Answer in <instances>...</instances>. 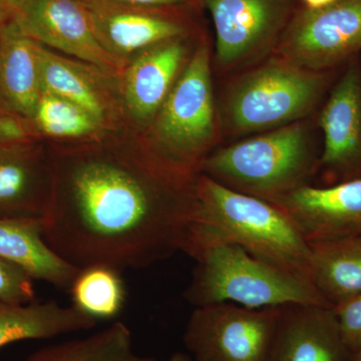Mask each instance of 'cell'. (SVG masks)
<instances>
[{
    "label": "cell",
    "instance_id": "f1b7e54d",
    "mask_svg": "<svg viewBox=\"0 0 361 361\" xmlns=\"http://www.w3.org/2000/svg\"><path fill=\"white\" fill-rule=\"evenodd\" d=\"M23 0H0V27L11 21Z\"/></svg>",
    "mask_w": 361,
    "mask_h": 361
},
{
    "label": "cell",
    "instance_id": "ba28073f",
    "mask_svg": "<svg viewBox=\"0 0 361 361\" xmlns=\"http://www.w3.org/2000/svg\"><path fill=\"white\" fill-rule=\"evenodd\" d=\"M281 307L254 310L228 302L196 307L185 345L195 361H267Z\"/></svg>",
    "mask_w": 361,
    "mask_h": 361
},
{
    "label": "cell",
    "instance_id": "484cf974",
    "mask_svg": "<svg viewBox=\"0 0 361 361\" xmlns=\"http://www.w3.org/2000/svg\"><path fill=\"white\" fill-rule=\"evenodd\" d=\"M37 132L32 120L6 106L0 109V145L32 144Z\"/></svg>",
    "mask_w": 361,
    "mask_h": 361
},
{
    "label": "cell",
    "instance_id": "603a6c76",
    "mask_svg": "<svg viewBox=\"0 0 361 361\" xmlns=\"http://www.w3.org/2000/svg\"><path fill=\"white\" fill-rule=\"evenodd\" d=\"M70 289L73 306L96 320L115 317L125 304L120 271L108 266L80 269Z\"/></svg>",
    "mask_w": 361,
    "mask_h": 361
},
{
    "label": "cell",
    "instance_id": "4fadbf2b",
    "mask_svg": "<svg viewBox=\"0 0 361 361\" xmlns=\"http://www.w3.org/2000/svg\"><path fill=\"white\" fill-rule=\"evenodd\" d=\"M332 306H282L267 361H351Z\"/></svg>",
    "mask_w": 361,
    "mask_h": 361
},
{
    "label": "cell",
    "instance_id": "2e32d148",
    "mask_svg": "<svg viewBox=\"0 0 361 361\" xmlns=\"http://www.w3.org/2000/svg\"><path fill=\"white\" fill-rule=\"evenodd\" d=\"M51 191L32 144L0 145V217L42 218Z\"/></svg>",
    "mask_w": 361,
    "mask_h": 361
},
{
    "label": "cell",
    "instance_id": "ffe728a7",
    "mask_svg": "<svg viewBox=\"0 0 361 361\" xmlns=\"http://www.w3.org/2000/svg\"><path fill=\"white\" fill-rule=\"evenodd\" d=\"M97 322L75 306L63 307L56 301L23 305L0 302V348L16 341L92 329Z\"/></svg>",
    "mask_w": 361,
    "mask_h": 361
},
{
    "label": "cell",
    "instance_id": "3957f363",
    "mask_svg": "<svg viewBox=\"0 0 361 361\" xmlns=\"http://www.w3.org/2000/svg\"><path fill=\"white\" fill-rule=\"evenodd\" d=\"M195 223L204 231L313 284L310 244L276 204L202 174L195 182Z\"/></svg>",
    "mask_w": 361,
    "mask_h": 361
},
{
    "label": "cell",
    "instance_id": "ac0fdd59",
    "mask_svg": "<svg viewBox=\"0 0 361 361\" xmlns=\"http://www.w3.org/2000/svg\"><path fill=\"white\" fill-rule=\"evenodd\" d=\"M42 94L37 42L9 21L0 27V99L32 120Z\"/></svg>",
    "mask_w": 361,
    "mask_h": 361
},
{
    "label": "cell",
    "instance_id": "7c38bea8",
    "mask_svg": "<svg viewBox=\"0 0 361 361\" xmlns=\"http://www.w3.org/2000/svg\"><path fill=\"white\" fill-rule=\"evenodd\" d=\"M272 203L291 218L310 244L361 232V179L329 186L304 185Z\"/></svg>",
    "mask_w": 361,
    "mask_h": 361
},
{
    "label": "cell",
    "instance_id": "1f68e13d",
    "mask_svg": "<svg viewBox=\"0 0 361 361\" xmlns=\"http://www.w3.org/2000/svg\"><path fill=\"white\" fill-rule=\"evenodd\" d=\"M351 361H361V350L353 355V360Z\"/></svg>",
    "mask_w": 361,
    "mask_h": 361
},
{
    "label": "cell",
    "instance_id": "5bb4252c",
    "mask_svg": "<svg viewBox=\"0 0 361 361\" xmlns=\"http://www.w3.org/2000/svg\"><path fill=\"white\" fill-rule=\"evenodd\" d=\"M97 37L118 56L188 35L186 26L161 9L127 6L111 0H80Z\"/></svg>",
    "mask_w": 361,
    "mask_h": 361
},
{
    "label": "cell",
    "instance_id": "44dd1931",
    "mask_svg": "<svg viewBox=\"0 0 361 361\" xmlns=\"http://www.w3.org/2000/svg\"><path fill=\"white\" fill-rule=\"evenodd\" d=\"M310 247L313 284L329 305L361 295V232Z\"/></svg>",
    "mask_w": 361,
    "mask_h": 361
},
{
    "label": "cell",
    "instance_id": "d6986e66",
    "mask_svg": "<svg viewBox=\"0 0 361 361\" xmlns=\"http://www.w3.org/2000/svg\"><path fill=\"white\" fill-rule=\"evenodd\" d=\"M37 54L42 92L78 104L103 126L110 113V96L102 78L106 73L96 66L59 56L39 42Z\"/></svg>",
    "mask_w": 361,
    "mask_h": 361
},
{
    "label": "cell",
    "instance_id": "9a60e30c",
    "mask_svg": "<svg viewBox=\"0 0 361 361\" xmlns=\"http://www.w3.org/2000/svg\"><path fill=\"white\" fill-rule=\"evenodd\" d=\"M186 37L145 49L123 73L126 104L137 120H154L160 111L190 58Z\"/></svg>",
    "mask_w": 361,
    "mask_h": 361
},
{
    "label": "cell",
    "instance_id": "4dcf8cb0",
    "mask_svg": "<svg viewBox=\"0 0 361 361\" xmlns=\"http://www.w3.org/2000/svg\"><path fill=\"white\" fill-rule=\"evenodd\" d=\"M164 361H195L192 360L190 356L185 355V353H175L174 355L171 356L170 358H168L167 360Z\"/></svg>",
    "mask_w": 361,
    "mask_h": 361
},
{
    "label": "cell",
    "instance_id": "f546056e",
    "mask_svg": "<svg viewBox=\"0 0 361 361\" xmlns=\"http://www.w3.org/2000/svg\"><path fill=\"white\" fill-rule=\"evenodd\" d=\"M301 1L303 2V6L306 8L319 9L330 6L336 0H301Z\"/></svg>",
    "mask_w": 361,
    "mask_h": 361
},
{
    "label": "cell",
    "instance_id": "8fae6325",
    "mask_svg": "<svg viewBox=\"0 0 361 361\" xmlns=\"http://www.w3.org/2000/svg\"><path fill=\"white\" fill-rule=\"evenodd\" d=\"M26 37L75 56L110 75L127 70V61L99 42L80 0H23L11 20Z\"/></svg>",
    "mask_w": 361,
    "mask_h": 361
},
{
    "label": "cell",
    "instance_id": "5b68a950",
    "mask_svg": "<svg viewBox=\"0 0 361 361\" xmlns=\"http://www.w3.org/2000/svg\"><path fill=\"white\" fill-rule=\"evenodd\" d=\"M315 128L310 116L224 145L202 161L199 174L240 193L276 200L313 184L322 149Z\"/></svg>",
    "mask_w": 361,
    "mask_h": 361
},
{
    "label": "cell",
    "instance_id": "8992f818",
    "mask_svg": "<svg viewBox=\"0 0 361 361\" xmlns=\"http://www.w3.org/2000/svg\"><path fill=\"white\" fill-rule=\"evenodd\" d=\"M221 135L212 54L200 42L154 118L155 156L176 170L197 175L202 161L217 149Z\"/></svg>",
    "mask_w": 361,
    "mask_h": 361
},
{
    "label": "cell",
    "instance_id": "83f0119b",
    "mask_svg": "<svg viewBox=\"0 0 361 361\" xmlns=\"http://www.w3.org/2000/svg\"><path fill=\"white\" fill-rule=\"evenodd\" d=\"M127 6L146 7V8H171L184 6L190 0H111Z\"/></svg>",
    "mask_w": 361,
    "mask_h": 361
},
{
    "label": "cell",
    "instance_id": "d4e9b609",
    "mask_svg": "<svg viewBox=\"0 0 361 361\" xmlns=\"http://www.w3.org/2000/svg\"><path fill=\"white\" fill-rule=\"evenodd\" d=\"M33 280L25 268L0 257V302L14 305L32 303Z\"/></svg>",
    "mask_w": 361,
    "mask_h": 361
},
{
    "label": "cell",
    "instance_id": "52a82bcc",
    "mask_svg": "<svg viewBox=\"0 0 361 361\" xmlns=\"http://www.w3.org/2000/svg\"><path fill=\"white\" fill-rule=\"evenodd\" d=\"M215 27L216 68L240 73L272 56L295 13L294 0H203Z\"/></svg>",
    "mask_w": 361,
    "mask_h": 361
},
{
    "label": "cell",
    "instance_id": "7402d4cb",
    "mask_svg": "<svg viewBox=\"0 0 361 361\" xmlns=\"http://www.w3.org/2000/svg\"><path fill=\"white\" fill-rule=\"evenodd\" d=\"M25 361H160L137 355L123 322L85 337L39 349Z\"/></svg>",
    "mask_w": 361,
    "mask_h": 361
},
{
    "label": "cell",
    "instance_id": "e0dca14e",
    "mask_svg": "<svg viewBox=\"0 0 361 361\" xmlns=\"http://www.w3.org/2000/svg\"><path fill=\"white\" fill-rule=\"evenodd\" d=\"M0 257L25 268L35 279L61 289H70L80 270L47 243L42 218L0 217Z\"/></svg>",
    "mask_w": 361,
    "mask_h": 361
},
{
    "label": "cell",
    "instance_id": "30bf717a",
    "mask_svg": "<svg viewBox=\"0 0 361 361\" xmlns=\"http://www.w3.org/2000/svg\"><path fill=\"white\" fill-rule=\"evenodd\" d=\"M317 118L320 186L361 179V54L342 68Z\"/></svg>",
    "mask_w": 361,
    "mask_h": 361
},
{
    "label": "cell",
    "instance_id": "7a4b0ae2",
    "mask_svg": "<svg viewBox=\"0 0 361 361\" xmlns=\"http://www.w3.org/2000/svg\"><path fill=\"white\" fill-rule=\"evenodd\" d=\"M183 252L197 262L185 298L195 307L234 303L247 308L329 305L310 282L215 238L194 222Z\"/></svg>",
    "mask_w": 361,
    "mask_h": 361
},
{
    "label": "cell",
    "instance_id": "4316f807",
    "mask_svg": "<svg viewBox=\"0 0 361 361\" xmlns=\"http://www.w3.org/2000/svg\"><path fill=\"white\" fill-rule=\"evenodd\" d=\"M343 341L353 355L361 350V295L334 307Z\"/></svg>",
    "mask_w": 361,
    "mask_h": 361
},
{
    "label": "cell",
    "instance_id": "9c48e42d",
    "mask_svg": "<svg viewBox=\"0 0 361 361\" xmlns=\"http://www.w3.org/2000/svg\"><path fill=\"white\" fill-rule=\"evenodd\" d=\"M273 54L307 70L343 68L361 54V0L296 8Z\"/></svg>",
    "mask_w": 361,
    "mask_h": 361
},
{
    "label": "cell",
    "instance_id": "cb8c5ba5",
    "mask_svg": "<svg viewBox=\"0 0 361 361\" xmlns=\"http://www.w3.org/2000/svg\"><path fill=\"white\" fill-rule=\"evenodd\" d=\"M32 121L39 133L54 139H80L102 127L82 106L47 92H42Z\"/></svg>",
    "mask_w": 361,
    "mask_h": 361
},
{
    "label": "cell",
    "instance_id": "6da1fadb",
    "mask_svg": "<svg viewBox=\"0 0 361 361\" xmlns=\"http://www.w3.org/2000/svg\"><path fill=\"white\" fill-rule=\"evenodd\" d=\"M49 195L44 236L78 269H142L183 251L195 222V182L155 156L144 165L85 158Z\"/></svg>",
    "mask_w": 361,
    "mask_h": 361
},
{
    "label": "cell",
    "instance_id": "277c9868",
    "mask_svg": "<svg viewBox=\"0 0 361 361\" xmlns=\"http://www.w3.org/2000/svg\"><path fill=\"white\" fill-rule=\"evenodd\" d=\"M341 68L312 71L272 54L234 75L218 116L224 137L261 134L310 118Z\"/></svg>",
    "mask_w": 361,
    "mask_h": 361
}]
</instances>
